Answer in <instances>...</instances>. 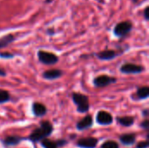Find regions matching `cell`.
<instances>
[{
  "instance_id": "19",
  "label": "cell",
  "mask_w": 149,
  "mask_h": 148,
  "mask_svg": "<svg viewBox=\"0 0 149 148\" xmlns=\"http://www.w3.org/2000/svg\"><path fill=\"white\" fill-rule=\"evenodd\" d=\"M10 100V95L8 91L0 89V105L4 104Z\"/></svg>"
},
{
  "instance_id": "12",
  "label": "cell",
  "mask_w": 149,
  "mask_h": 148,
  "mask_svg": "<svg viewBox=\"0 0 149 148\" xmlns=\"http://www.w3.org/2000/svg\"><path fill=\"white\" fill-rule=\"evenodd\" d=\"M31 111L32 113L35 117H44L46 113H47V108L46 106L39 102H34L31 105Z\"/></svg>"
},
{
  "instance_id": "13",
  "label": "cell",
  "mask_w": 149,
  "mask_h": 148,
  "mask_svg": "<svg viewBox=\"0 0 149 148\" xmlns=\"http://www.w3.org/2000/svg\"><path fill=\"white\" fill-rule=\"evenodd\" d=\"M120 142L125 147H130L136 142L135 133H124L120 136Z\"/></svg>"
},
{
  "instance_id": "22",
  "label": "cell",
  "mask_w": 149,
  "mask_h": 148,
  "mask_svg": "<svg viewBox=\"0 0 149 148\" xmlns=\"http://www.w3.org/2000/svg\"><path fill=\"white\" fill-rule=\"evenodd\" d=\"M55 142H56V145H57L58 147H63L66 146L67 143H68L67 140H65V139H58V140H57Z\"/></svg>"
},
{
  "instance_id": "14",
  "label": "cell",
  "mask_w": 149,
  "mask_h": 148,
  "mask_svg": "<svg viewBox=\"0 0 149 148\" xmlns=\"http://www.w3.org/2000/svg\"><path fill=\"white\" fill-rule=\"evenodd\" d=\"M149 97V87L148 86H141L139 87L136 92L132 96V98L135 100H143L147 99Z\"/></svg>"
},
{
  "instance_id": "27",
  "label": "cell",
  "mask_w": 149,
  "mask_h": 148,
  "mask_svg": "<svg viewBox=\"0 0 149 148\" xmlns=\"http://www.w3.org/2000/svg\"><path fill=\"white\" fill-rule=\"evenodd\" d=\"M141 114H142V116H143V117H145V118H148L149 115V110L148 109V108H146V109L142 110V112H141Z\"/></svg>"
},
{
  "instance_id": "25",
  "label": "cell",
  "mask_w": 149,
  "mask_h": 148,
  "mask_svg": "<svg viewBox=\"0 0 149 148\" xmlns=\"http://www.w3.org/2000/svg\"><path fill=\"white\" fill-rule=\"evenodd\" d=\"M143 17L145 18L146 21H148L149 20V6H146L145 9L143 10Z\"/></svg>"
},
{
  "instance_id": "15",
  "label": "cell",
  "mask_w": 149,
  "mask_h": 148,
  "mask_svg": "<svg viewBox=\"0 0 149 148\" xmlns=\"http://www.w3.org/2000/svg\"><path fill=\"white\" fill-rule=\"evenodd\" d=\"M24 139L20 137V136H16V135H10V136H7L3 140V144L5 147H15L20 144V142L22 140H24Z\"/></svg>"
},
{
  "instance_id": "18",
  "label": "cell",
  "mask_w": 149,
  "mask_h": 148,
  "mask_svg": "<svg viewBox=\"0 0 149 148\" xmlns=\"http://www.w3.org/2000/svg\"><path fill=\"white\" fill-rule=\"evenodd\" d=\"M40 142H41V147L43 148H58L54 140H52L48 138L42 140Z\"/></svg>"
},
{
  "instance_id": "2",
  "label": "cell",
  "mask_w": 149,
  "mask_h": 148,
  "mask_svg": "<svg viewBox=\"0 0 149 148\" xmlns=\"http://www.w3.org/2000/svg\"><path fill=\"white\" fill-rule=\"evenodd\" d=\"M72 102L77 106V112L79 113H86L90 109V103L88 96L79 93L72 92Z\"/></svg>"
},
{
  "instance_id": "3",
  "label": "cell",
  "mask_w": 149,
  "mask_h": 148,
  "mask_svg": "<svg viewBox=\"0 0 149 148\" xmlns=\"http://www.w3.org/2000/svg\"><path fill=\"white\" fill-rule=\"evenodd\" d=\"M37 56H38V61L41 64L45 65H54L59 60L58 55H56L55 53L46 51H43V50L38 51Z\"/></svg>"
},
{
  "instance_id": "17",
  "label": "cell",
  "mask_w": 149,
  "mask_h": 148,
  "mask_svg": "<svg viewBox=\"0 0 149 148\" xmlns=\"http://www.w3.org/2000/svg\"><path fill=\"white\" fill-rule=\"evenodd\" d=\"M14 40H15V37H14V35L11 34V33L6 34V35L1 37V38H0V49H3V48L7 47V46L10 45Z\"/></svg>"
},
{
  "instance_id": "1",
  "label": "cell",
  "mask_w": 149,
  "mask_h": 148,
  "mask_svg": "<svg viewBox=\"0 0 149 148\" xmlns=\"http://www.w3.org/2000/svg\"><path fill=\"white\" fill-rule=\"evenodd\" d=\"M53 130H54L53 125L50 121L43 120L40 122L39 127L33 130L32 133L29 135L28 140L33 143L39 142L42 140L49 137L53 133Z\"/></svg>"
},
{
  "instance_id": "11",
  "label": "cell",
  "mask_w": 149,
  "mask_h": 148,
  "mask_svg": "<svg viewBox=\"0 0 149 148\" xmlns=\"http://www.w3.org/2000/svg\"><path fill=\"white\" fill-rule=\"evenodd\" d=\"M64 74V72L59 69H50L45 71L42 73V78L46 80H55L60 79Z\"/></svg>"
},
{
  "instance_id": "4",
  "label": "cell",
  "mask_w": 149,
  "mask_h": 148,
  "mask_svg": "<svg viewBox=\"0 0 149 148\" xmlns=\"http://www.w3.org/2000/svg\"><path fill=\"white\" fill-rule=\"evenodd\" d=\"M133 23L130 20H125L118 23L113 28V34L117 38H124L128 35L133 29Z\"/></svg>"
},
{
  "instance_id": "10",
  "label": "cell",
  "mask_w": 149,
  "mask_h": 148,
  "mask_svg": "<svg viewBox=\"0 0 149 148\" xmlns=\"http://www.w3.org/2000/svg\"><path fill=\"white\" fill-rule=\"evenodd\" d=\"M93 126V120L91 115H86L83 119H81L76 124V128L79 131H85L86 129L91 128Z\"/></svg>"
},
{
  "instance_id": "5",
  "label": "cell",
  "mask_w": 149,
  "mask_h": 148,
  "mask_svg": "<svg viewBox=\"0 0 149 148\" xmlns=\"http://www.w3.org/2000/svg\"><path fill=\"white\" fill-rule=\"evenodd\" d=\"M117 82V78L109 76V75H99L95 77L93 80V84L97 88H103L106 86H108L112 84H114Z\"/></svg>"
},
{
  "instance_id": "21",
  "label": "cell",
  "mask_w": 149,
  "mask_h": 148,
  "mask_svg": "<svg viewBox=\"0 0 149 148\" xmlns=\"http://www.w3.org/2000/svg\"><path fill=\"white\" fill-rule=\"evenodd\" d=\"M15 57V55L11 52L9 51H3L0 52V58H4V59H10V58H13Z\"/></svg>"
},
{
  "instance_id": "24",
  "label": "cell",
  "mask_w": 149,
  "mask_h": 148,
  "mask_svg": "<svg viewBox=\"0 0 149 148\" xmlns=\"http://www.w3.org/2000/svg\"><path fill=\"white\" fill-rule=\"evenodd\" d=\"M149 147V142L147 139V140L145 141H140L137 143L136 145V148H148Z\"/></svg>"
},
{
  "instance_id": "20",
  "label": "cell",
  "mask_w": 149,
  "mask_h": 148,
  "mask_svg": "<svg viewBox=\"0 0 149 148\" xmlns=\"http://www.w3.org/2000/svg\"><path fill=\"white\" fill-rule=\"evenodd\" d=\"M100 148H120V146L114 140H107L100 146Z\"/></svg>"
},
{
  "instance_id": "6",
  "label": "cell",
  "mask_w": 149,
  "mask_h": 148,
  "mask_svg": "<svg viewBox=\"0 0 149 148\" xmlns=\"http://www.w3.org/2000/svg\"><path fill=\"white\" fill-rule=\"evenodd\" d=\"M144 71V66L134 63H125L120 67V72L124 74H140Z\"/></svg>"
},
{
  "instance_id": "9",
  "label": "cell",
  "mask_w": 149,
  "mask_h": 148,
  "mask_svg": "<svg viewBox=\"0 0 149 148\" xmlns=\"http://www.w3.org/2000/svg\"><path fill=\"white\" fill-rule=\"evenodd\" d=\"M99 140L94 137H86L78 140L76 146L79 148H96Z\"/></svg>"
},
{
  "instance_id": "28",
  "label": "cell",
  "mask_w": 149,
  "mask_h": 148,
  "mask_svg": "<svg viewBox=\"0 0 149 148\" xmlns=\"http://www.w3.org/2000/svg\"><path fill=\"white\" fill-rule=\"evenodd\" d=\"M6 76V72L3 68L0 67V77H5Z\"/></svg>"
},
{
  "instance_id": "29",
  "label": "cell",
  "mask_w": 149,
  "mask_h": 148,
  "mask_svg": "<svg viewBox=\"0 0 149 148\" xmlns=\"http://www.w3.org/2000/svg\"><path fill=\"white\" fill-rule=\"evenodd\" d=\"M52 2V0H45V3H51Z\"/></svg>"
},
{
  "instance_id": "7",
  "label": "cell",
  "mask_w": 149,
  "mask_h": 148,
  "mask_svg": "<svg viewBox=\"0 0 149 148\" xmlns=\"http://www.w3.org/2000/svg\"><path fill=\"white\" fill-rule=\"evenodd\" d=\"M96 122L100 126H109L113 124V117L107 111H99L96 114Z\"/></svg>"
},
{
  "instance_id": "26",
  "label": "cell",
  "mask_w": 149,
  "mask_h": 148,
  "mask_svg": "<svg viewBox=\"0 0 149 148\" xmlns=\"http://www.w3.org/2000/svg\"><path fill=\"white\" fill-rule=\"evenodd\" d=\"M46 34L49 36H53L55 34V30L53 27H50L48 29H46Z\"/></svg>"
},
{
  "instance_id": "8",
  "label": "cell",
  "mask_w": 149,
  "mask_h": 148,
  "mask_svg": "<svg viewBox=\"0 0 149 148\" xmlns=\"http://www.w3.org/2000/svg\"><path fill=\"white\" fill-rule=\"evenodd\" d=\"M121 52H118L116 50H113V49H107L101 51H99L97 53H95L94 55L96 56V58H98L99 59L102 60V61H110L114 59L115 58H117Z\"/></svg>"
},
{
  "instance_id": "16",
  "label": "cell",
  "mask_w": 149,
  "mask_h": 148,
  "mask_svg": "<svg viewBox=\"0 0 149 148\" xmlns=\"http://www.w3.org/2000/svg\"><path fill=\"white\" fill-rule=\"evenodd\" d=\"M117 122L125 127H130L134 124V117L133 116H122V117H117L116 118Z\"/></svg>"
},
{
  "instance_id": "23",
  "label": "cell",
  "mask_w": 149,
  "mask_h": 148,
  "mask_svg": "<svg viewBox=\"0 0 149 148\" xmlns=\"http://www.w3.org/2000/svg\"><path fill=\"white\" fill-rule=\"evenodd\" d=\"M140 126L142 128V129H144V130H146V131H148L149 129V120H148V118H146L141 124H140Z\"/></svg>"
}]
</instances>
